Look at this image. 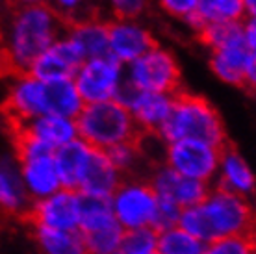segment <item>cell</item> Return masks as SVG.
I'll use <instances>...</instances> for the list:
<instances>
[{
  "label": "cell",
  "mask_w": 256,
  "mask_h": 254,
  "mask_svg": "<svg viewBox=\"0 0 256 254\" xmlns=\"http://www.w3.org/2000/svg\"><path fill=\"white\" fill-rule=\"evenodd\" d=\"M10 36L0 48V78L19 80L28 76L34 60L56 43L60 34H67L64 17L45 2L17 4L10 0Z\"/></svg>",
  "instance_id": "6da1fadb"
},
{
  "label": "cell",
  "mask_w": 256,
  "mask_h": 254,
  "mask_svg": "<svg viewBox=\"0 0 256 254\" xmlns=\"http://www.w3.org/2000/svg\"><path fill=\"white\" fill-rule=\"evenodd\" d=\"M178 226L204 245L224 238L249 236L254 234V206L249 198L212 186L197 206L180 212Z\"/></svg>",
  "instance_id": "7a4b0ae2"
},
{
  "label": "cell",
  "mask_w": 256,
  "mask_h": 254,
  "mask_svg": "<svg viewBox=\"0 0 256 254\" xmlns=\"http://www.w3.org/2000/svg\"><path fill=\"white\" fill-rule=\"evenodd\" d=\"M156 138L167 145L180 140L202 141L216 148L228 145V134L218 108L202 95H193L186 88L173 95L171 112Z\"/></svg>",
  "instance_id": "3957f363"
},
{
  "label": "cell",
  "mask_w": 256,
  "mask_h": 254,
  "mask_svg": "<svg viewBox=\"0 0 256 254\" xmlns=\"http://www.w3.org/2000/svg\"><path fill=\"white\" fill-rule=\"evenodd\" d=\"M74 124L78 140L96 150H108L121 143L138 141L143 136L132 114L116 100L84 104L74 117Z\"/></svg>",
  "instance_id": "277c9868"
},
{
  "label": "cell",
  "mask_w": 256,
  "mask_h": 254,
  "mask_svg": "<svg viewBox=\"0 0 256 254\" xmlns=\"http://www.w3.org/2000/svg\"><path fill=\"white\" fill-rule=\"evenodd\" d=\"M110 206L122 230L152 228L158 214V197L145 176H124L110 197Z\"/></svg>",
  "instance_id": "5b68a950"
},
{
  "label": "cell",
  "mask_w": 256,
  "mask_h": 254,
  "mask_svg": "<svg viewBox=\"0 0 256 254\" xmlns=\"http://www.w3.org/2000/svg\"><path fill=\"white\" fill-rule=\"evenodd\" d=\"M128 82L140 91L160 95H176L184 89L178 60L160 46L132 62Z\"/></svg>",
  "instance_id": "8992f818"
},
{
  "label": "cell",
  "mask_w": 256,
  "mask_h": 254,
  "mask_svg": "<svg viewBox=\"0 0 256 254\" xmlns=\"http://www.w3.org/2000/svg\"><path fill=\"white\" fill-rule=\"evenodd\" d=\"M219 154L221 148L206 145L202 141L180 140L164 145L162 164L178 172L180 176L214 186L218 174Z\"/></svg>",
  "instance_id": "52a82bcc"
},
{
  "label": "cell",
  "mask_w": 256,
  "mask_h": 254,
  "mask_svg": "<svg viewBox=\"0 0 256 254\" xmlns=\"http://www.w3.org/2000/svg\"><path fill=\"white\" fill-rule=\"evenodd\" d=\"M72 82L84 104L114 100L121 84V64L114 56L88 60L80 65Z\"/></svg>",
  "instance_id": "ba28073f"
},
{
  "label": "cell",
  "mask_w": 256,
  "mask_h": 254,
  "mask_svg": "<svg viewBox=\"0 0 256 254\" xmlns=\"http://www.w3.org/2000/svg\"><path fill=\"white\" fill-rule=\"evenodd\" d=\"M80 193L62 188L41 200H34L26 216V226H43L52 230H78Z\"/></svg>",
  "instance_id": "9c48e42d"
},
{
  "label": "cell",
  "mask_w": 256,
  "mask_h": 254,
  "mask_svg": "<svg viewBox=\"0 0 256 254\" xmlns=\"http://www.w3.org/2000/svg\"><path fill=\"white\" fill-rule=\"evenodd\" d=\"M145 178L154 190L156 197L176 204L180 210L197 206L208 195L212 188L210 184H204V182L180 176L178 172H174L164 164H154L147 171Z\"/></svg>",
  "instance_id": "30bf717a"
},
{
  "label": "cell",
  "mask_w": 256,
  "mask_h": 254,
  "mask_svg": "<svg viewBox=\"0 0 256 254\" xmlns=\"http://www.w3.org/2000/svg\"><path fill=\"white\" fill-rule=\"evenodd\" d=\"M210 67L223 82L245 89V91L249 89V93L254 91V50L247 44L245 39L226 44L218 50H212Z\"/></svg>",
  "instance_id": "8fae6325"
},
{
  "label": "cell",
  "mask_w": 256,
  "mask_h": 254,
  "mask_svg": "<svg viewBox=\"0 0 256 254\" xmlns=\"http://www.w3.org/2000/svg\"><path fill=\"white\" fill-rule=\"evenodd\" d=\"M84 56L72 39L65 38L52 43L41 56L34 60L28 74L41 82H56V80H72Z\"/></svg>",
  "instance_id": "7c38bea8"
},
{
  "label": "cell",
  "mask_w": 256,
  "mask_h": 254,
  "mask_svg": "<svg viewBox=\"0 0 256 254\" xmlns=\"http://www.w3.org/2000/svg\"><path fill=\"white\" fill-rule=\"evenodd\" d=\"M30 206L32 200L24 190L15 156H0V217L24 222Z\"/></svg>",
  "instance_id": "4fadbf2b"
},
{
  "label": "cell",
  "mask_w": 256,
  "mask_h": 254,
  "mask_svg": "<svg viewBox=\"0 0 256 254\" xmlns=\"http://www.w3.org/2000/svg\"><path fill=\"white\" fill-rule=\"evenodd\" d=\"M214 186L228 191V193H234L238 197L249 198V200H252V197H254V172L247 164V160L242 156V152L232 145V141L221 148L218 174H216Z\"/></svg>",
  "instance_id": "5bb4252c"
},
{
  "label": "cell",
  "mask_w": 256,
  "mask_h": 254,
  "mask_svg": "<svg viewBox=\"0 0 256 254\" xmlns=\"http://www.w3.org/2000/svg\"><path fill=\"white\" fill-rule=\"evenodd\" d=\"M110 54L117 62H134L148 50L158 46V41L147 28L136 24L134 20H108Z\"/></svg>",
  "instance_id": "9a60e30c"
},
{
  "label": "cell",
  "mask_w": 256,
  "mask_h": 254,
  "mask_svg": "<svg viewBox=\"0 0 256 254\" xmlns=\"http://www.w3.org/2000/svg\"><path fill=\"white\" fill-rule=\"evenodd\" d=\"M122 178L124 176L114 167L104 150L91 148L90 160L84 167L76 191L86 197L110 198L114 195V191L119 188Z\"/></svg>",
  "instance_id": "2e32d148"
},
{
  "label": "cell",
  "mask_w": 256,
  "mask_h": 254,
  "mask_svg": "<svg viewBox=\"0 0 256 254\" xmlns=\"http://www.w3.org/2000/svg\"><path fill=\"white\" fill-rule=\"evenodd\" d=\"M52 154L54 152L32 156V158L17 162L24 190L32 202L34 200H41V198L48 197L58 190H62V182H60Z\"/></svg>",
  "instance_id": "e0dca14e"
},
{
  "label": "cell",
  "mask_w": 256,
  "mask_h": 254,
  "mask_svg": "<svg viewBox=\"0 0 256 254\" xmlns=\"http://www.w3.org/2000/svg\"><path fill=\"white\" fill-rule=\"evenodd\" d=\"M171 106H173V95L140 91L132 104L128 106V112L132 114L141 132L147 136H156L171 112Z\"/></svg>",
  "instance_id": "ac0fdd59"
},
{
  "label": "cell",
  "mask_w": 256,
  "mask_h": 254,
  "mask_svg": "<svg viewBox=\"0 0 256 254\" xmlns=\"http://www.w3.org/2000/svg\"><path fill=\"white\" fill-rule=\"evenodd\" d=\"M8 126H15V124H8ZM17 126H20L38 141L45 143L46 146H50L52 150L78 138L74 119L58 117V115H41L26 122H20Z\"/></svg>",
  "instance_id": "d6986e66"
},
{
  "label": "cell",
  "mask_w": 256,
  "mask_h": 254,
  "mask_svg": "<svg viewBox=\"0 0 256 254\" xmlns=\"http://www.w3.org/2000/svg\"><path fill=\"white\" fill-rule=\"evenodd\" d=\"M91 154V146L86 145L82 140H72L65 145L58 146L54 150V166H56V171H58L60 182H62V188H67V190H74L76 191V186L80 182V176L84 172V167L88 164Z\"/></svg>",
  "instance_id": "ffe728a7"
},
{
  "label": "cell",
  "mask_w": 256,
  "mask_h": 254,
  "mask_svg": "<svg viewBox=\"0 0 256 254\" xmlns=\"http://www.w3.org/2000/svg\"><path fill=\"white\" fill-rule=\"evenodd\" d=\"M244 0H198L192 15L186 17L195 32L214 22H242L245 20Z\"/></svg>",
  "instance_id": "44dd1931"
},
{
  "label": "cell",
  "mask_w": 256,
  "mask_h": 254,
  "mask_svg": "<svg viewBox=\"0 0 256 254\" xmlns=\"http://www.w3.org/2000/svg\"><path fill=\"white\" fill-rule=\"evenodd\" d=\"M84 102L78 95L72 80L43 82V115H58L74 119Z\"/></svg>",
  "instance_id": "7402d4cb"
},
{
  "label": "cell",
  "mask_w": 256,
  "mask_h": 254,
  "mask_svg": "<svg viewBox=\"0 0 256 254\" xmlns=\"http://www.w3.org/2000/svg\"><path fill=\"white\" fill-rule=\"evenodd\" d=\"M38 254H88L78 230H52L28 226Z\"/></svg>",
  "instance_id": "603a6c76"
},
{
  "label": "cell",
  "mask_w": 256,
  "mask_h": 254,
  "mask_svg": "<svg viewBox=\"0 0 256 254\" xmlns=\"http://www.w3.org/2000/svg\"><path fill=\"white\" fill-rule=\"evenodd\" d=\"M67 38L72 39L80 48L84 62L93 58L112 56L108 46V22L100 19L80 22L67 30Z\"/></svg>",
  "instance_id": "cb8c5ba5"
},
{
  "label": "cell",
  "mask_w": 256,
  "mask_h": 254,
  "mask_svg": "<svg viewBox=\"0 0 256 254\" xmlns=\"http://www.w3.org/2000/svg\"><path fill=\"white\" fill-rule=\"evenodd\" d=\"M114 224H117V221L110 206V198L80 195V219H78L80 234H91V232L108 228Z\"/></svg>",
  "instance_id": "d4e9b609"
},
{
  "label": "cell",
  "mask_w": 256,
  "mask_h": 254,
  "mask_svg": "<svg viewBox=\"0 0 256 254\" xmlns=\"http://www.w3.org/2000/svg\"><path fill=\"white\" fill-rule=\"evenodd\" d=\"M104 152L122 176H145L143 174L145 164H148V167L152 166L141 148V138L138 141H128L112 146Z\"/></svg>",
  "instance_id": "484cf974"
},
{
  "label": "cell",
  "mask_w": 256,
  "mask_h": 254,
  "mask_svg": "<svg viewBox=\"0 0 256 254\" xmlns=\"http://www.w3.org/2000/svg\"><path fill=\"white\" fill-rule=\"evenodd\" d=\"M202 250H204V243L188 234L178 224L158 232V240H156L158 254H202Z\"/></svg>",
  "instance_id": "4316f807"
},
{
  "label": "cell",
  "mask_w": 256,
  "mask_h": 254,
  "mask_svg": "<svg viewBox=\"0 0 256 254\" xmlns=\"http://www.w3.org/2000/svg\"><path fill=\"white\" fill-rule=\"evenodd\" d=\"M158 232L152 228L124 230L114 254H150L156 250Z\"/></svg>",
  "instance_id": "83f0119b"
},
{
  "label": "cell",
  "mask_w": 256,
  "mask_h": 254,
  "mask_svg": "<svg viewBox=\"0 0 256 254\" xmlns=\"http://www.w3.org/2000/svg\"><path fill=\"white\" fill-rule=\"evenodd\" d=\"M124 230L119 224L108 226V228L96 230L91 234H84V245L88 254H114L119 247V242Z\"/></svg>",
  "instance_id": "f1b7e54d"
},
{
  "label": "cell",
  "mask_w": 256,
  "mask_h": 254,
  "mask_svg": "<svg viewBox=\"0 0 256 254\" xmlns=\"http://www.w3.org/2000/svg\"><path fill=\"white\" fill-rule=\"evenodd\" d=\"M202 254H256L254 234L234 236L206 243Z\"/></svg>",
  "instance_id": "f546056e"
},
{
  "label": "cell",
  "mask_w": 256,
  "mask_h": 254,
  "mask_svg": "<svg viewBox=\"0 0 256 254\" xmlns=\"http://www.w3.org/2000/svg\"><path fill=\"white\" fill-rule=\"evenodd\" d=\"M117 20H134L147 10L148 0H110Z\"/></svg>",
  "instance_id": "4dcf8cb0"
},
{
  "label": "cell",
  "mask_w": 256,
  "mask_h": 254,
  "mask_svg": "<svg viewBox=\"0 0 256 254\" xmlns=\"http://www.w3.org/2000/svg\"><path fill=\"white\" fill-rule=\"evenodd\" d=\"M160 4L169 15L178 17V19H186L188 15H192L195 12L198 0H160Z\"/></svg>",
  "instance_id": "1f68e13d"
},
{
  "label": "cell",
  "mask_w": 256,
  "mask_h": 254,
  "mask_svg": "<svg viewBox=\"0 0 256 254\" xmlns=\"http://www.w3.org/2000/svg\"><path fill=\"white\" fill-rule=\"evenodd\" d=\"M12 2H17V4H38L41 0H12Z\"/></svg>",
  "instance_id": "d6a6232c"
},
{
  "label": "cell",
  "mask_w": 256,
  "mask_h": 254,
  "mask_svg": "<svg viewBox=\"0 0 256 254\" xmlns=\"http://www.w3.org/2000/svg\"><path fill=\"white\" fill-rule=\"evenodd\" d=\"M150 254H158V252H156V250H154V252H150Z\"/></svg>",
  "instance_id": "836d02e7"
}]
</instances>
